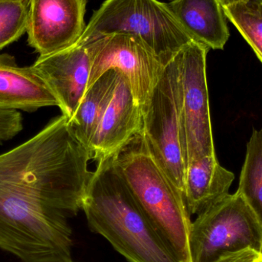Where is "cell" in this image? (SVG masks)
Wrapping results in <instances>:
<instances>
[{"label": "cell", "mask_w": 262, "mask_h": 262, "mask_svg": "<svg viewBox=\"0 0 262 262\" xmlns=\"http://www.w3.org/2000/svg\"><path fill=\"white\" fill-rule=\"evenodd\" d=\"M262 63V0H246L223 7Z\"/></svg>", "instance_id": "obj_17"}, {"label": "cell", "mask_w": 262, "mask_h": 262, "mask_svg": "<svg viewBox=\"0 0 262 262\" xmlns=\"http://www.w3.org/2000/svg\"><path fill=\"white\" fill-rule=\"evenodd\" d=\"M235 174L219 163L216 155L206 156L186 166L184 200L190 215H199L229 194Z\"/></svg>", "instance_id": "obj_14"}, {"label": "cell", "mask_w": 262, "mask_h": 262, "mask_svg": "<svg viewBox=\"0 0 262 262\" xmlns=\"http://www.w3.org/2000/svg\"><path fill=\"white\" fill-rule=\"evenodd\" d=\"M236 192L250 208L262 229V127L253 129L248 142Z\"/></svg>", "instance_id": "obj_16"}, {"label": "cell", "mask_w": 262, "mask_h": 262, "mask_svg": "<svg viewBox=\"0 0 262 262\" xmlns=\"http://www.w3.org/2000/svg\"><path fill=\"white\" fill-rule=\"evenodd\" d=\"M209 48L191 41L177 54L187 165L216 155L211 122L206 57Z\"/></svg>", "instance_id": "obj_7"}, {"label": "cell", "mask_w": 262, "mask_h": 262, "mask_svg": "<svg viewBox=\"0 0 262 262\" xmlns=\"http://www.w3.org/2000/svg\"><path fill=\"white\" fill-rule=\"evenodd\" d=\"M247 249L262 252V229L237 192L228 194L192 222V262H215L228 254Z\"/></svg>", "instance_id": "obj_6"}, {"label": "cell", "mask_w": 262, "mask_h": 262, "mask_svg": "<svg viewBox=\"0 0 262 262\" xmlns=\"http://www.w3.org/2000/svg\"><path fill=\"white\" fill-rule=\"evenodd\" d=\"M118 76V71L115 69L104 72L87 89L78 108L69 120L75 137L87 149L115 92Z\"/></svg>", "instance_id": "obj_15"}, {"label": "cell", "mask_w": 262, "mask_h": 262, "mask_svg": "<svg viewBox=\"0 0 262 262\" xmlns=\"http://www.w3.org/2000/svg\"><path fill=\"white\" fill-rule=\"evenodd\" d=\"M142 209L183 262H192L190 216L184 197L166 175L141 132L113 157Z\"/></svg>", "instance_id": "obj_3"}, {"label": "cell", "mask_w": 262, "mask_h": 262, "mask_svg": "<svg viewBox=\"0 0 262 262\" xmlns=\"http://www.w3.org/2000/svg\"><path fill=\"white\" fill-rule=\"evenodd\" d=\"M142 129V114L127 78L118 71L115 92L89 143L97 163L115 156Z\"/></svg>", "instance_id": "obj_11"}, {"label": "cell", "mask_w": 262, "mask_h": 262, "mask_svg": "<svg viewBox=\"0 0 262 262\" xmlns=\"http://www.w3.org/2000/svg\"><path fill=\"white\" fill-rule=\"evenodd\" d=\"M215 262H262V252L252 249H244L224 255Z\"/></svg>", "instance_id": "obj_20"}, {"label": "cell", "mask_w": 262, "mask_h": 262, "mask_svg": "<svg viewBox=\"0 0 262 262\" xmlns=\"http://www.w3.org/2000/svg\"><path fill=\"white\" fill-rule=\"evenodd\" d=\"M220 4L223 7L226 6H232V5L235 4V3H240V2L246 1V0H218Z\"/></svg>", "instance_id": "obj_21"}, {"label": "cell", "mask_w": 262, "mask_h": 262, "mask_svg": "<svg viewBox=\"0 0 262 262\" xmlns=\"http://www.w3.org/2000/svg\"><path fill=\"white\" fill-rule=\"evenodd\" d=\"M59 103L42 77L32 66L20 67L15 57L0 54V109L32 113Z\"/></svg>", "instance_id": "obj_12"}, {"label": "cell", "mask_w": 262, "mask_h": 262, "mask_svg": "<svg viewBox=\"0 0 262 262\" xmlns=\"http://www.w3.org/2000/svg\"><path fill=\"white\" fill-rule=\"evenodd\" d=\"M176 55L165 66L161 78L142 113L141 133L157 161L184 197L187 157Z\"/></svg>", "instance_id": "obj_5"}, {"label": "cell", "mask_w": 262, "mask_h": 262, "mask_svg": "<svg viewBox=\"0 0 262 262\" xmlns=\"http://www.w3.org/2000/svg\"><path fill=\"white\" fill-rule=\"evenodd\" d=\"M23 129V117L18 111L0 109V143L13 138Z\"/></svg>", "instance_id": "obj_19"}, {"label": "cell", "mask_w": 262, "mask_h": 262, "mask_svg": "<svg viewBox=\"0 0 262 262\" xmlns=\"http://www.w3.org/2000/svg\"><path fill=\"white\" fill-rule=\"evenodd\" d=\"M113 157L97 163L86 188L81 209L91 229L130 262H183L130 192Z\"/></svg>", "instance_id": "obj_2"}, {"label": "cell", "mask_w": 262, "mask_h": 262, "mask_svg": "<svg viewBox=\"0 0 262 262\" xmlns=\"http://www.w3.org/2000/svg\"><path fill=\"white\" fill-rule=\"evenodd\" d=\"M92 61L90 45L76 42L59 52L38 57L32 64L52 89L62 115L69 120L89 87Z\"/></svg>", "instance_id": "obj_10"}, {"label": "cell", "mask_w": 262, "mask_h": 262, "mask_svg": "<svg viewBox=\"0 0 262 262\" xmlns=\"http://www.w3.org/2000/svg\"><path fill=\"white\" fill-rule=\"evenodd\" d=\"M113 34L138 37L164 67L192 41L167 4L158 0H105L94 12L77 42L83 44Z\"/></svg>", "instance_id": "obj_4"}, {"label": "cell", "mask_w": 262, "mask_h": 262, "mask_svg": "<svg viewBox=\"0 0 262 262\" xmlns=\"http://www.w3.org/2000/svg\"><path fill=\"white\" fill-rule=\"evenodd\" d=\"M87 43L93 55L88 89L107 71H119L127 78L143 113L164 66L146 45L134 35L113 34Z\"/></svg>", "instance_id": "obj_8"}, {"label": "cell", "mask_w": 262, "mask_h": 262, "mask_svg": "<svg viewBox=\"0 0 262 262\" xmlns=\"http://www.w3.org/2000/svg\"><path fill=\"white\" fill-rule=\"evenodd\" d=\"M3 1H17V0H0V2Z\"/></svg>", "instance_id": "obj_22"}, {"label": "cell", "mask_w": 262, "mask_h": 262, "mask_svg": "<svg viewBox=\"0 0 262 262\" xmlns=\"http://www.w3.org/2000/svg\"><path fill=\"white\" fill-rule=\"evenodd\" d=\"M27 7L25 0L0 2V50L26 32Z\"/></svg>", "instance_id": "obj_18"}, {"label": "cell", "mask_w": 262, "mask_h": 262, "mask_svg": "<svg viewBox=\"0 0 262 262\" xmlns=\"http://www.w3.org/2000/svg\"><path fill=\"white\" fill-rule=\"evenodd\" d=\"M28 43L39 56L73 46L86 25L87 0H25Z\"/></svg>", "instance_id": "obj_9"}, {"label": "cell", "mask_w": 262, "mask_h": 262, "mask_svg": "<svg viewBox=\"0 0 262 262\" xmlns=\"http://www.w3.org/2000/svg\"><path fill=\"white\" fill-rule=\"evenodd\" d=\"M90 160L63 115L0 154V249L23 262H74L68 220L82 209Z\"/></svg>", "instance_id": "obj_1"}, {"label": "cell", "mask_w": 262, "mask_h": 262, "mask_svg": "<svg viewBox=\"0 0 262 262\" xmlns=\"http://www.w3.org/2000/svg\"><path fill=\"white\" fill-rule=\"evenodd\" d=\"M166 4L192 41L209 49H224L230 34L218 0H172Z\"/></svg>", "instance_id": "obj_13"}]
</instances>
